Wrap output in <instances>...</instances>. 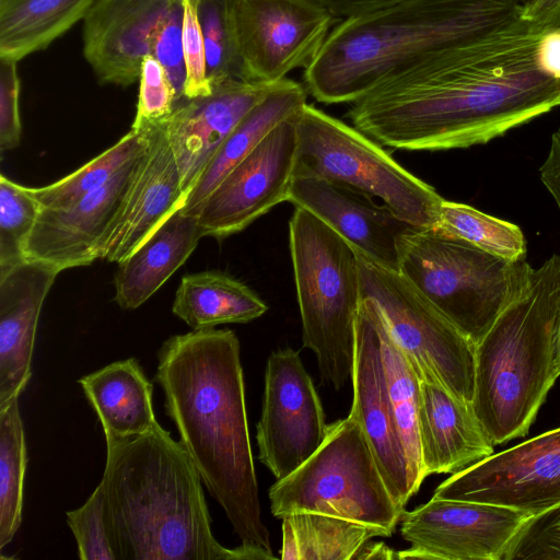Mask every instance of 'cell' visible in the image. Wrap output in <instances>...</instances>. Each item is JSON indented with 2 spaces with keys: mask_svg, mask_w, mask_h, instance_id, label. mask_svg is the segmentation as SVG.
<instances>
[{
  "mask_svg": "<svg viewBox=\"0 0 560 560\" xmlns=\"http://www.w3.org/2000/svg\"><path fill=\"white\" fill-rule=\"evenodd\" d=\"M546 25L429 58L352 103L353 127L382 147L439 151L485 144L560 106V80L538 66Z\"/></svg>",
  "mask_w": 560,
  "mask_h": 560,
  "instance_id": "1",
  "label": "cell"
},
{
  "mask_svg": "<svg viewBox=\"0 0 560 560\" xmlns=\"http://www.w3.org/2000/svg\"><path fill=\"white\" fill-rule=\"evenodd\" d=\"M154 381L178 441L241 542L272 553L261 520L235 332L213 327L170 337L158 352Z\"/></svg>",
  "mask_w": 560,
  "mask_h": 560,
  "instance_id": "2",
  "label": "cell"
},
{
  "mask_svg": "<svg viewBox=\"0 0 560 560\" xmlns=\"http://www.w3.org/2000/svg\"><path fill=\"white\" fill-rule=\"evenodd\" d=\"M116 560H273V553L213 536L202 480L179 441L160 423L106 442L100 482Z\"/></svg>",
  "mask_w": 560,
  "mask_h": 560,
  "instance_id": "3",
  "label": "cell"
},
{
  "mask_svg": "<svg viewBox=\"0 0 560 560\" xmlns=\"http://www.w3.org/2000/svg\"><path fill=\"white\" fill-rule=\"evenodd\" d=\"M526 21L520 0H396L340 21L304 70L305 88L320 103H354L429 58Z\"/></svg>",
  "mask_w": 560,
  "mask_h": 560,
  "instance_id": "4",
  "label": "cell"
},
{
  "mask_svg": "<svg viewBox=\"0 0 560 560\" xmlns=\"http://www.w3.org/2000/svg\"><path fill=\"white\" fill-rule=\"evenodd\" d=\"M559 324L560 256L552 255L476 345L471 407L494 445L527 435L560 376Z\"/></svg>",
  "mask_w": 560,
  "mask_h": 560,
  "instance_id": "5",
  "label": "cell"
},
{
  "mask_svg": "<svg viewBox=\"0 0 560 560\" xmlns=\"http://www.w3.org/2000/svg\"><path fill=\"white\" fill-rule=\"evenodd\" d=\"M289 245L303 347L315 353L322 383L340 389L351 380L362 301L358 252L301 207L289 222Z\"/></svg>",
  "mask_w": 560,
  "mask_h": 560,
  "instance_id": "6",
  "label": "cell"
},
{
  "mask_svg": "<svg viewBox=\"0 0 560 560\" xmlns=\"http://www.w3.org/2000/svg\"><path fill=\"white\" fill-rule=\"evenodd\" d=\"M532 270L526 258L505 259L436 229H416L398 243V271L475 345Z\"/></svg>",
  "mask_w": 560,
  "mask_h": 560,
  "instance_id": "7",
  "label": "cell"
},
{
  "mask_svg": "<svg viewBox=\"0 0 560 560\" xmlns=\"http://www.w3.org/2000/svg\"><path fill=\"white\" fill-rule=\"evenodd\" d=\"M277 518L302 512L341 517L389 536L404 509L389 492L370 443L350 415L328 425L319 448L268 492Z\"/></svg>",
  "mask_w": 560,
  "mask_h": 560,
  "instance_id": "8",
  "label": "cell"
},
{
  "mask_svg": "<svg viewBox=\"0 0 560 560\" xmlns=\"http://www.w3.org/2000/svg\"><path fill=\"white\" fill-rule=\"evenodd\" d=\"M300 168L383 200L398 218L435 229L443 198L396 162L381 144L343 121L305 104L294 117Z\"/></svg>",
  "mask_w": 560,
  "mask_h": 560,
  "instance_id": "9",
  "label": "cell"
},
{
  "mask_svg": "<svg viewBox=\"0 0 560 560\" xmlns=\"http://www.w3.org/2000/svg\"><path fill=\"white\" fill-rule=\"evenodd\" d=\"M361 298L378 308L420 381L442 385L471 404L476 345L445 318L398 270L358 253Z\"/></svg>",
  "mask_w": 560,
  "mask_h": 560,
  "instance_id": "10",
  "label": "cell"
},
{
  "mask_svg": "<svg viewBox=\"0 0 560 560\" xmlns=\"http://www.w3.org/2000/svg\"><path fill=\"white\" fill-rule=\"evenodd\" d=\"M247 81L277 83L313 62L341 21L314 0H229Z\"/></svg>",
  "mask_w": 560,
  "mask_h": 560,
  "instance_id": "11",
  "label": "cell"
},
{
  "mask_svg": "<svg viewBox=\"0 0 560 560\" xmlns=\"http://www.w3.org/2000/svg\"><path fill=\"white\" fill-rule=\"evenodd\" d=\"M327 429L319 396L300 352L291 348L271 352L256 425L259 460L277 480L283 479L319 448Z\"/></svg>",
  "mask_w": 560,
  "mask_h": 560,
  "instance_id": "12",
  "label": "cell"
},
{
  "mask_svg": "<svg viewBox=\"0 0 560 560\" xmlns=\"http://www.w3.org/2000/svg\"><path fill=\"white\" fill-rule=\"evenodd\" d=\"M433 497L501 505L529 516L560 503V427L452 475Z\"/></svg>",
  "mask_w": 560,
  "mask_h": 560,
  "instance_id": "13",
  "label": "cell"
},
{
  "mask_svg": "<svg viewBox=\"0 0 560 560\" xmlns=\"http://www.w3.org/2000/svg\"><path fill=\"white\" fill-rule=\"evenodd\" d=\"M529 515L514 509L432 497L400 517L410 548L396 559L503 560L508 546Z\"/></svg>",
  "mask_w": 560,
  "mask_h": 560,
  "instance_id": "14",
  "label": "cell"
},
{
  "mask_svg": "<svg viewBox=\"0 0 560 560\" xmlns=\"http://www.w3.org/2000/svg\"><path fill=\"white\" fill-rule=\"evenodd\" d=\"M294 117L276 126L201 203L197 217L203 236L222 240L240 233L288 201L296 164Z\"/></svg>",
  "mask_w": 560,
  "mask_h": 560,
  "instance_id": "15",
  "label": "cell"
},
{
  "mask_svg": "<svg viewBox=\"0 0 560 560\" xmlns=\"http://www.w3.org/2000/svg\"><path fill=\"white\" fill-rule=\"evenodd\" d=\"M350 416L361 425L393 498L402 506L416 493L386 388L378 310L362 299L355 325Z\"/></svg>",
  "mask_w": 560,
  "mask_h": 560,
  "instance_id": "16",
  "label": "cell"
},
{
  "mask_svg": "<svg viewBox=\"0 0 560 560\" xmlns=\"http://www.w3.org/2000/svg\"><path fill=\"white\" fill-rule=\"evenodd\" d=\"M147 145V144H145ZM145 147L98 189L60 209L40 208L25 258L57 271L91 265L120 214Z\"/></svg>",
  "mask_w": 560,
  "mask_h": 560,
  "instance_id": "17",
  "label": "cell"
},
{
  "mask_svg": "<svg viewBox=\"0 0 560 560\" xmlns=\"http://www.w3.org/2000/svg\"><path fill=\"white\" fill-rule=\"evenodd\" d=\"M184 0H95L83 19V55L101 84L139 80L154 39Z\"/></svg>",
  "mask_w": 560,
  "mask_h": 560,
  "instance_id": "18",
  "label": "cell"
},
{
  "mask_svg": "<svg viewBox=\"0 0 560 560\" xmlns=\"http://www.w3.org/2000/svg\"><path fill=\"white\" fill-rule=\"evenodd\" d=\"M288 201L320 219L368 260L396 270L400 237L420 229L373 197L300 168L294 170Z\"/></svg>",
  "mask_w": 560,
  "mask_h": 560,
  "instance_id": "19",
  "label": "cell"
},
{
  "mask_svg": "<svg viewBox=\"0 0 560 560\" xmlns=\"http://www.w3.org/2000/svg\"><path fill=\"white\" fill-rule=\"evenodd\" d=\"M278 83L226 80L212 85L208 95L183 98L174 104L162 122L185 196L237 124Z\"/></svg>",
  "mask_w": 560,
  "mask_h": 560,
  "instance_id": "20",
  "label": "cell"
},
{
  "mask_svg": "<svg viewBox=\"0 0 560 560\" xmlns=\"http://www.w3.org/2000/svg\"><path fill=\"white\" fill-rule=\"evenodd\" d=\"M142 127L147 130V145L102 252L101 259L110 262L118 264L133 253L174 211L183 207L186 197L163 122Z\"/></svg>",
  "mask_w": 560,
  "mask_h": 560,
  "instance_id": "21",
  "label": "cell"
},
{
  "mask_svg": "<svg viewBox=\"0 0 560 560\" xmlns=\"http://www.w3.org/2000/svg\"><path fill=\"white\" fill-rule=\"evenodd\" d=\"M58 273L31 259L0 273V406L20 396L32 377L39 315Z\"/></svg>",
  "mask_w": 560,
  "mask_h": 560,
  "instance_id": "22",
  "label": "cell"
},
{
  "mask_svg": "<svg viewBox=\"0 0 560 560\" xmlns=\"http://www.w3.org/2000/svg\"><path fill=\"white\" fill-rule=\"evenodd\" d=\"M418 425L423 479L457 474L493 454L471 404L439 383L420 381Z\"/></svg>",
  "mask_w": 560,
  "mask_h": 560,
  "instance_id": "23",
  "label": "cell"
},
{
  "mask_svg": "<svg viewBox=\"0 0 560 560\" xmlns=\"http://www.w3.org/2000/svg\"><path fill=\"white\" fill-rule=\"evenodd\" d=\"M203 237L198 217L174 211L133 253L118 262L115 302L136 310L188 259Z\"/></svg>",
  "mask_w": 560,
  "mask_h": 560,
  "instance_id": "24",
  "label": "cell"
},
{
  "mask_svg": "<svg viewBox=\"0 0 560 560\" xmlns=\"http://www.w3.org/2000/svg\"><path fill=\"white\" fill-rule=\"evenodd\" d=\"M79 383L106 442L138 436L159 424L152 404L153 385L136 358L113 362L82 376Z\"/></svg>",
  "mask_w": 560,
  "mask_h": 560,
  "instance_id": "25",
  "label": "cell"
},
{
  "mask_svg": "<svg viewBox=\"0 0 560 560\" xmlns=\"http://www.w3.org/2000/svg\"><path fill=\"white\" fill-rule=\"evenodd\" d=\"M301 83L283 79L237 124L208 163L180 210L197 215L201 203L225 175L237 165L276 126L296 115L306 104Z\"/></svg>",
  "mask_w": 560,
  "mask_h": 560,
  "instance_id": "26",
  "label": "cell"
},
{
  "mask_svg": "<svg viewBox=\"0 0 560 560\" xmlns=\"http://www.w3.org/2000/svg\"><path fill=\"white\" fill-rule=\"evenodd\" d=\"M268 310L245 283L221 271L186 275L175 293L172 312L192 330L252 322Z\"/></svg>",
  "mask_w": 560,
  "mask_h": 560,
  "instance_id": "27",
  "label": "cell"
},
{
  "mask_svg": "<svg viewBox=\"0 0 560 560\" xmlns=\"http://www.w3.org/2000/svg\"><path fill=\"white\" fill-rule=\"evenodd\" d=\"M95 0H0V58L46 49L83 20Z\"/></svg>",
  "mask_w": 560,
  "mask_h": 560,
  "instance_id": "28",
  "label": "cell"
},
{
  "mask_svg": "<svg viewBox=\"0 0 560 560\" xmlns=\"http://www.w3.org/2000/svg\"><path fill=\"white\" fill-rule=\"evenodd\" d=\"M282 560H354L375 537L389 535L337 516L302 512L282 518Z\"/></svg>",
  "mask_w": 560,
  "mask_h": 560,
  "instance_id": "29",
  "label": "cell"
},
{
  "mask_svg": "<svg viewBox=\"0 0 560 560\" xmlns=\"http://www.w3.org/2000/svg\"><path fill=\"white\" fill-rule=\"evenodd\" d=\"M378 329L386 388L417 492L424 480L418 425L420 380L405 352L390 336L380 311Z\"/></svg>",
  "mask_w": 560,
  "mask_h": 560,
  "instance_id": "30",
  "label": "cell"
},
{
  "mask_svg": "<svg viewBox=\"0 0 560 560\" xmlns=\"http://www.w3.org/2000/svg\"><path fill=\"white\" fill-rule=\"evenodd\" d=\"M19 397L0 406V550L22 523L27 447Z\"/></svg>",
  "mask_w": 560,
  "mask_h": 560,
  "instance_id": "31",
  "label": "cell"
},
{
  "mask_svg": "<svg viewBox=\"0 0 560 560\" xmlns=\"http://www.w3.org/2000/svg\"><path fill=\"white\" fill-rule=\"evenodd\" d=\"M147 144V130L131 128L118 142L68 176L44 187H30L42 208H67L106 184Z\"/></svg>",
  "mask_w": 560,
  "mask_h": 560,
  "instance_id": "32",
  "label": "cell"
},
{
  "mask_svg": "<svg viewBox=\"0 0 560 560\" xmlns=\"http://www.w3.org/2000/svg\"><path fill=\"white\" fill-rule=\"evenodd\" d=\"M435 229L505 259L526 258V240L518 225L465 203L444 199Z\"/></svg>",
  "mask_w": 560,
  "mask_h": 560,
  "instance_id": "33",
  "label": "cell"
},
{
  "mask_svg": "<svg viewBox=\"0 0 560 560\" xmlns=\"http://www.w3.org/2000/svg\"><path fill=\"white\" fill-rule=\"evenodd\" d=\"M40 205L30 187L0 175V273L24 261Z\"/></svg>",
  "mask_w": 560,
  "mask_h": 560,
  "instance_id": "34",
  "label": "cell"
},
{
  "mask_svg": "<svg viewBox=\"0 0 560 560\" xmlns=\"http://www.w3.org/2000/svg\"><path fill=\"white\" fill-rule=\"evenodd\" d=\"M198 18L211 86L226 80L247 81L234 38L229 0H198Z\"/></svg>",
  "mask_w": 560,
  "mask_h": 560,
  "instance_id": "35",
  "label": "cell"
},
{
  "mask_svg": "<svg viewBox=\"0 0 560 560\" xmlns=\"http://www.w3.org/2000/svg\"><path fill=\"white\" fill-rule=\"evenodd\" d=\"M81 560H116L105 518L104 495L101 485L85 503L66 513Z\"/></svg>",
  "mask_w": 560,
  "mask_h": 560,
  "instance_id": "36",
  "label": "cell"
},
{
  "mask_svg": "<svg viewBox=\"0 0 560 560\" xmlns=\"http://www.w3.org/2000/svg\"><path fill=\"white\" fill-rule=\"evenodd\" d=\"M503 560H560V503L528 516L510 541Z\"/></svg>",
  "mask_w": 560,
  "mask_h": 560,
  "instance_id": "37",
  "label": "cell"
},
{
  "mask_svg": "<svg viewBox=\"0 0 560 560\" xmlns=\"http://www.w3.org/2000/svg\"><path fill=\"white\" fill-rule=\"evenodd\" d=\"M175 93L161 63L149 55L139 75L137 112L131 128L164 120L173 110Z\"/></svg>",
  "mask_w": 560,
  "mask_h": 560,
  "instance_id": "38",
  "label": "cell"
},
{
  "mask_svg": "<svg viewBox=\"0 0 560 560\" xmlns=\"http://www.w3.org/2000/svg\"><path fill=\"white\" fill-rule=\"evenodd\" d=\"M183 46L186 68L185 98L205 96L212 92L207 75V61L198 18V0L183 2Z\"/></svg>",
  "mask_w": 560,
  "mask_h": 560,
  "instance_id": "39",
  "label": "cell"
},
{
  "mask_svg": "<svg viewBox=\"0 0 560 560\" xmlns=\"http://www.w3.org/2000/svg\"><path fill=\"white\" fill-rule=\"evenodd\" d=\"M183 13L182 4L161 27L151 52L163 67L173 86L175 103L185 98L186 68L183 46Z\"/></svg>",
  "mask_w": 560,
  "mask_h": 560,
  "instance_id": "40",
  "label": "cell"
},
{
  "mask_svg": "<svg viewBox=\"0 0 560 560\" xmlns=\"http://www.w3.org/2000/svg\"><path fill=\"white\" fill-rule=\"evenodd\" d=\"M20 78L18 61L0 58V153L19 145L21 139Z\"/></svg>",
  "mask_w": 560,
  "mask_h": 560,
  "instance_id": "41",
  "label": "cell"
},
{
  "mask_svg": "<svg viewBox=\"0 0 560 560\" xmlns=\"http://www.w3.org/2000/svg\"><path fill=\"white\" fill-rule=\"evenodd\" d=\"M539 68L548 75L560 80V27L545 31L536 46Z\"/></svg>",
  "mask_w": 560,
  "mask_h": 560,
  "instance_id": "42",
  "label": "cell"
},
{
  "mask_svg": "<svg viewBox=\"0 0 560 560\" xmlns=\"http://www.w3.org/2000/svg\"><path fill=\"white\" fill-rule=\"evenodd\" d=\"M539 172L541 183L560 209V128L551 136L549 151Z\"/></svg>",
  "mask_w": 560,
  "mask_h": 560,
  "instance_id": "43",
  "label": "cell"
},
{
  "mask_svg": "<svg viewBox=\"0 0 560 560\" xmlns=\"http://www.w3.org/2000/svg\"><path fill=\"white\" fill-rule=\"evenodd\" d=\"M338 19L346 20L383 8L396 0H314Z\"/></svg>",
  "mask_w": 560,
  "mask_h": 560,
  "instance_id": "44",
  "label": "cell"
},
{
  "mask_svg": "<svg viewBox=\"0 0 560 560\" xmlns=\"http://www.w3.org/2000/svg\"><path fill=\"white\" fill-rule=\"evenodd\" d=\"M560 15V0H527L523 3V16L534 23H540L548 28L556 26Z\"/></svg>",
  "mask_w": 560,
  "mask_h": 560,
  "instance_id": "45",
  "label": "cell"
},
{
  "mask_svg": "<svg viewBox=\"0 0 560 560\" xmlns=\"http://www.w3.org/2000/svg\"><path fill=\"white\" fill-rule=\"evenodd\" d=\"M396 559V553L383 542L369 541L360 551L357 560Z\"/></svg>",
  "mask_w": 560,
  "mask_h": 560,
  "instance_id": "46",
  "label": "cell"
},
{
  "mask_svg": "<svg viewBox=\"0 0 560 560\" xmlns=\"http://www.w3.org/2000/svg\"><path fill=\"white\" fill-rule=\"evenodd\" d=\"M557 347H558V364H559V369H560V324H559V330H558V343H557Z\"/></svg>",
  "mask_w": 560,
  "mask_h": 560,
  "instance_id": "47",
  "label": "cell"
},
{
  "mask_svg": "<svg viewBox=\"0 0 560 560\" xmlns=\"http://www.w3.org/2000/svg\"><path fill=\"white\" fill-rule=\"evenodd\" d=\"M555 27H560V15H559V18H558V20H557V23H556V26H555Z\"/></svg>",
  "mask_w": 560,
  "mask_h": 560,
  "instance_id": "48",
  "label": "cell"
},
{
  "mask_svg": "<svg viewBox=\"0 0 560 560\" xmlns=\"http://www.w3.org/2000/svg\"><path fill=\"white\" fill-rule=\"evenodd\" d=\"M520 1H521V2H522V4H523V3H525L527 0H520Z\"/></svg>",
  "mask_w": 560,
  "mask_h": 560,
  "instance_id": "49",
  "label": "cell"
}]
</instances>
